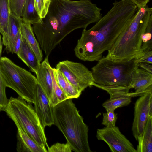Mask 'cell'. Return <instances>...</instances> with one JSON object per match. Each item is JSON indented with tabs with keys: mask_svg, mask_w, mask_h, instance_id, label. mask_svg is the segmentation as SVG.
Returning <instances> with one entry per match:
<instances>
[{
	"mask_svg": "<svg viewBox=\"0 0 152 152\" xmlns=\"http://www.w3.org/2000/svg\"><path fill=\"white\" fill-rule=\"evenodd\" d=\"M31 103L21 97H11L5 111L12 121L18 123L28 135L45 150L49 147L44 128Z\"/></svg>",
	"mask_w": 152,
	"mask_h": 152,
	"instance_id": "cell-5",
	"label": "cell"
},
{
	"mask_svg": "<svg viewBox=\"0 0 152 152\" xmlns=\"http://www.w3.org/2000/svg\"><path fill=\"white\" fill-rule=\"evenodd\" d=\"M152 18L150 20L142 37L141 48L144 53L152 50Z\"/></svg>",
	"mask_w": 152,
	"mask_h": 152,
	"instance_id": "cell-24",
	"label": "cell"
},
{
	"mask_svg": "<svg viewBox=\"0 0 152 152\" xmlns=\"http://www.w3.org/2000/svg\"><path fill=\"white\" fill-rule=\"evenodd\" d=\"M21 18L17 17L10 13L8 23L9 45L7 53H13L14 46L19 31Z\"/></svg>",
	"mask_w": 152,
	"mask_h": 152,
	"instance_id": "cell-20",
	"label": "cell"
},
{
	"mask_svg": "<svg viewBox=\"0 0 152 152\" xmlns=\"http://www.w3.org/2000/svg\"><path fill=\"white\" fill-rule=\"evenodd\" d=\"M55 125L75 152H91L88 141V126L84 123L72 99L52 107Z\"/></svg>",
	"mask_w": 152,
	"mask_h": 152,
	"instance_id": "cell-3",
	"label": "cell"
},
{
	"mask_svg": "<svg viewBox=\"0 0 152 152\" xmlns=\"http://www.w3.org/2000/svg\"><path fill=\"white\" fill-rule=\"evenodd\" d=\"M103 115L102 124L106 127L115 126L117 116V114L115 113L114 110H110L106 113H103Z\"/></svg>",
	"mask_w": 152,
	"mask_h": 152,
	"instance_id": "cell-27",
	"label": "cell"
},
{
	"mask_svg": "<svg viewBox=\"0 0 152 152\" xmlns=\"http://www.w3.org/2000/svg\"><path fill=\"white\" fill-rule=\"evenodd\" d=\"M17 55L32 72L36 73L39 67L41 62L23 38L20 48Z\"/></svg>",
	"mask_w": 152,
	"mask_h": 152,
	"instance_id": "cell-16",
	"label": "cell"
},
{
	"mask_svg": "<svg viewBox=\"0 0 152 152\" xmlns=\"http://www.w3.org/2000/svg\"><path fill=\"white\" fill-rule=\"evenodd\" d=\"M137 64L138 63H146L152 64V50L149 51L144 53V55L136 60Z\"/></svg>",
	"mask_w": 152,
	"mask_h": 152,
	"instance_id": "cell-30",
	"label": "cell"
},
{
	"mask_svg": "<svg viewBox=\"0 0 152 152\" xmlns=\"http://www.w3.org/2000/svg\"><path fill=\"white\" fill-rule=\"evenodd\" d=\"M10 13L9 0H0V33L6 51L9 45L8 23Z\"/></svg>",
	"mask_w": 152,
	"mask_h": 152,
	"instance_id": "cell-17",
	"label": "cell"
},
{
	"mask_svg": "<svg viewBox=\"0 0 152 152\" xmlns=\"http://www.w3.org/2000/svg\"><path fill=\"white\" fill-rule=\"evenodd\" d=\"M46 56L36 72L38 84L49 99L51 105L54 97L53 82L48 59Z\"/></svg>",
	"mask_w": 152,
	"mask_h": 152,
	"instance_id": "cell-12",
	"label": "cell"
},
{
	"mask_svg": "<svg viewBox=\"0 0 152 152\" xmlns=\"http://www.w3.org/2000/svg\"><path fill=\"white\" fill-rule=\"evenodd\" d=\"M96 137L106 142L112 152H137L131 142L117 126L98 129Z\"/></svg>",
	"mask_w": 152,
	"mask_h": 152,
	"instance_id": "cell-9",
	"label": "cell"
},
{
	"mask_svg": "<svg viewBox=\"0 0 152 152\" xmlns=\"http://www.w3.org/2000/svg\"><path fill=\"white\" fill-rule=\"evenodd\" d=\"M46 7L48 10L51 2V0H43Z\"/></svg>",
	"mask_w": 152,
	"mask_h": 152,
	"instance_id": "cell-34",
	"label": "cell"
},
{
	"mask_svg": "<svg viewBox=\"0 0 152 152\" xmlns=\"http://www.w3.org/2000/svg\"><path fill=\"white\" fill-rule=\"evenodd\" d=\"M150 64L146 63H138L137 64V66L152 73V64Z\"/></svg>",
	"mask_w": 152,
	"mask_h": 152,
	"instance_id": "cell-33",
	"label": "cell"
},
{
	"mask_svg": "<svg viewBox=\"0 0 152 152\" xmlns=\"http://www.w3.org/2000/svg\"><path fill=\"white\" fill-rule=\"evenodd\" d=\"M152 18L151 8L146 5L138 8L131 23L108 50L106 57L115 61H130L143 56L142 37Z\"/></svg>",
	"mask_w": 152,
	"mask_h": 152,
	"instance_id": "cell-4",
	"label": "cell"
},
{
	"mask_svg": "<svg viewBox=\"0 0 152 152\" xmlns=\"http://www.w3.org/2000/svg\"><path fill=\"white\" fill-rule=\"evenodd\" d=\"M17 128L16 150L18 152H47L35 142L17 122H14Z\"/></svg>",
	"mask_w": 152,
	"mask_h": 152,
	"instance_id": "cell-14",
	"label": "cell"
},
{
	"mask_svg": "<svg viewBox=\"0 0 152 152\" xmlns=\"http://www.w3.org/2000/svg\"><path fill=\"white\" fill-rule=\"evenodd\" d=\"M33 104L35 111L44 128L54 125L52 107L49 99L38 84L35 89Z\"/></svg>",
	"mask_w": 152,
	"mask_h": 152,
	"instance_id": "cell-11",
	"label": "cell"
},
{
	"mask_svg": "<svg viewBox=\"0 0 152 152\" xmlns=\"http://www.w3.org/2000/svg\"><path fill=\"white\" fill-rule=\"evenodd\" d=\"M6 87L0 72V112L5 111L8 103L9 99L6 93Z\"/></svg>",
	"mask_w": 152,
	"mask_h": 152,
	"instance_id": "cell-26",
	"label": "cell"
},
{
	"mask_svg": "<svg viewBox=\"0 0 152 152\" xmlns=\"http://www.w3.org/2000/svg\"><path fill=\"white\" fill-rule=\"evenodd\" d=\"M133 3L136 5L138 8L144 7L147 5L150 0H130Z\"/></svg>",
	"mask_w": 152,
	"mask_h": 152,
	"instance_id": "cell-32",
	"label": "cell"
},
{
	"mask_svg": "<svg viewBox=\"0 0 152 152\" xmlns=\"http://www.w3.org/2000/svg\"><path fill=\"white\" fill-rule=\"evenodd\" d=\"M48 152H71L72 150L69 144L57 142L48 147L47 148Z\"/></svg>",
	"mask_w": 152,
	"mask_h": 152,
	"instance_id": "cell-28",
	"label": "cell"
},
{
	"mask_svg": "<svg viewBox=\"0 0 152 152\" xmlns=\"http://www.w3.org/2000/svg\"><path fill=\"white\" fill-rule=\"evenodd\" d=\"M21 17L23 21L31 24L42 22V19L35 9L34 0H26L22 9Z\"/></svg>",
	"mask_w": 152,
	"mask_h": 152,
	"instance_id": "cell-21",
	"label": "cell"
},
{
	"mask_svg": "<svg viewBox=\"0 0 152 152\" xmlns=\"http://www.w3.org/2000/svg\"><path fill=\"white\" fill-rule=\"evenodd\" d=\"M55 68L81 92L94 83L91 71L81 63L66 60L58 63Z\"/></svg>",
	"mask_w": 152,
	"mask_h": 152,
	"instance_id": "cell-8",
	"label": "cell"
},
{
	"mask_svg": "<svg viewBox=\"0 0 152 152\" xmlns=\"http://www.w3.org/2000/svg\"><path fill=\"white\" fill-rule=\"evenodd\" d=\"M20 31L23 37L33 50L39 61L41 62L43 54L39 42L36 39L31 24L23 20L20 26Z\"/></svg>",
	"mask_w": 152,
	"mask_h": 152,
	"instance_id": "cell-15",
	"label": "cell"
},
{
	"mask_svg": "<svg viewBox=\"0 0 152 152\" xmlns=\"http://www.w3.org/2000/svg\"><path fill=\"white\" fill-rule=\"evenodd\" d=\"M35 9L40 18H44L48 10L46 9L43 0H34Z\"/></svg>",
	"mask_w": 152,
	"mask_h": 152,
	"instance_id": "cell-29",
	"label": "cell"
},
{
	"mask_svg": "<svg viewBox=\"0 0 152 152\" xmlns=\"http://www.w3.org/2000/svg\"><path fill=\"white\" fill-rule=\"evenodd\" d=\"M101 10L90 0H51L42 23L32 28L46 56L73 31L97 22L102 17Z\"/></svg>",
	"mask_w": 152,
	"mask_h": 152,
	"instance_id": "cell-1",
	"label": "cell"
},
{
	"mask_svg": "<svg viewBox=\"0 0 152 152\" xmlns=\"http://www.w3.org/2000/svg\"><path fill=\"white\" fill-rule=\"evenodd\" d=\"M152 86V73L138 66L131 74L129 88H134L135 92L141 95Z\"/></svg>",
	"mask_w": 152,
	"mask_h": 152,
	"instance_id": "cell-13",
	"label": "cell"
},
{
	"mask_svg": "<svg viewBox=\"0 0 152 152\" xmlns=\"http://www.w3.org/2000/svg\"><path fill=\"white\" fill-rule=\"evenodd\" d=\"M137 66L136 60L113 61L102 57L91 69L94 84L104 86H129L133 71Z\"/></svg>",
	"mask_w": 152,
	"mask_h": 152,
	"instance_id": "cell-6",
	"label": "cell"
},
{
	"mask_svg": "<svg viewBox=\"0 0 152 152\" xmlns=\"http://www.w3.org/2000/svg\"><path fill=\"white\" fill-rule=\"evenodd\" d=\"M23 39V37L19 29L15 42L13 50V53L17 54L18 53L21 45Z\"/></svg>",
	"mask_w": 152,
	"mask_h": 152,
	"instance_id": "cell-31",
	"label": "cell"
},
{
	"mask_svg": "<svg viewBox=\"0 0 152 152\" xmlns=\"http://www.w3.org/2000/svg\"><path fill=\"white\" fill-rule=\"evenodd\" d=\"M149 115L152 116V98L151 99L149 105Z\"/></svg>",
	"mask_w": 152,
	"mask_h": 152,
	"instance_id": "cell-35",
	"label": "cell"
},
{
	"mask_svg": "<svg viewBox=\"0 0 152 152\" xmlns=\"http://www.w3.org/2000/svg\"><path fill=\"white\" fill-rule=\"evenodd\" d=\"M152 98V86L136 100L134 107V117L132 124L133 135L137 140L142 133L149 115V105Z\"/></svg>",
	"mask_w": 152,
	"mask_h": 152,
	"instance_id": "cell-10",
	"label": "cell"
},
{
	"mask_svg": "<svg viewBox=\"0 0 152 152\" xmlns=\"http://www.w3.org/2000/svg\"><path fill=\"white\" fill-rule=\"evenodd\" d=\"M53 70L57 83L65 94L68 99L78 98L82 92L72 86L60 72L55 68H53Z\"/></svg>",
	"mask_w": 152,
	"mask_h": 152,
	"instance_id": "cell-19",
	"label": "cell"
},
{
	"mask_svg": "<svg viewBox=\"0 0 152 152\" xmlns=\"http://www.w3.org/2000/svg\"><path fill=\"white\" fill-rule=\"evenodd\" d=\"M53 68L50 66V70L51 73L53 82L54 97L51 105L52 107L59 103L68 99L66 94L57 83L55 80Z\"/></svg>",
	"mask_w": 152,
	"mask_h": 152,
	"instance_id": "cell-23",
	"label": "cell"
},
{
	"mask_svg": "<svg viewBox=\"0 0 152 152\" xmlns=\"http://www.w3.org/2000/svg\"><path fill=\"white\" fill-rule=\"evenodd\" d=\"M138 9L130 0L115 1L104 16L90 29H83L74 50L84 61H98L128 27Z\"/></svg>",
	"mask_w": 152,
	"mask_h": 152,
	"instance_id": "cell-2",
	"label": "cell"
},
{
	"mask_svg": "<svg viewBox=\"0 0 152 152\" xmlns=\"http://www.w3.org/2000/svg\"><path fill=\"white\" fill-rule=\"evenodd\" d=\"M137 152H152V116H150L144 130L137 139Z\"/></svg>",
	"mask_w": 152,
	"mask_h": 152,
	"instance_id": "cell-18",
	"label": "cell"
},
{
	"mask_svg": "<svg viewBox=\"0 0 152 152\" xmlns=\"http://www.w3.org/2000/svg\"><path fill=\"white\" fill-rule=\"evenodd\" d=\"M26 0H9L10 13L15 16L21 18L22 10Z\"/></svg>",
	"mask_w": 152,
	"mask_h": 152,
	"instance_id": "cell-25",
	"label": "cell"
},
{
	"mask_svg": "<svg viewBox=\"0 0 152 152\" xmlns=\"http://www.w3.org/2000/svg\"><path fill=\"white\" fill-rule=\"evenodd\" d=\"M3 42L1 39V35L0 34V58L1 57Z\"/></svg>",
	"mask_w": 152,
	"mask_h": 152,
	"instance_id": "cell-36",
	"label": "cell"
},
{
	"mask_svg": "<svg viewBox=\"0 0 152 152\" xmlns=\"http://www.w3.org/2000/svg\"><path fill=\"white\" fill-rule=\"evenodd\" d=\"M0 72L7 87L13 90L27 102L34 104L38 84L35 76L6 57L0 58Z\"/></svg>",
	"mask_w": 152,
	"mask_h": 152,
	"instance_id": "cell-7",
	"label": "cell"
},
{
	"mask_svg": "<svg viewBox=\"0 0 152 152\" xmlns=\"http://www.w3.org/2000/svg\"><path fill=\"white\" fill-rule=\"evenodd\" d=\"M132 98L131 96L126 95L110 98L102 104V106L107 112L115 110L118 108L129 105L131 102Z\"/></svg>",
	"mask_w": 152,
	"mask_h": 152,
	"instance_id": "cell-22",
	"label": "cell"
}]
</instances>
